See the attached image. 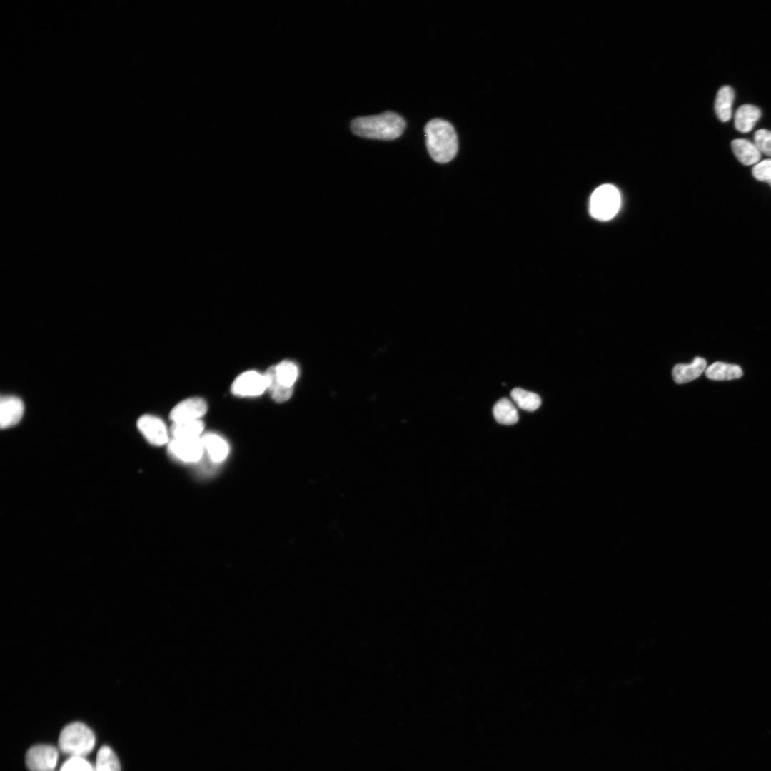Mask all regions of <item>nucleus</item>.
I'll return each instance as SVG.
<instances>
[{"mask_svg": "<svg viewBox=\"0 0 771 771\" xmlns=\"http://www.w3.org/2000/svg\"><path fill=\"white\" fill-rule=\"evenodd\" d=\"M405 128L403 118L393 111L358 117L351 124L352 132L358 136L386 141L398 138Z\"/></svg>", "mask_w": 771, "mask_h": 771, "instance_id": "1", "label": "nucleus"}, {"mask_svg": "<svg viewBox=\"0 0 771 771\" xmlns=\"http://www.w3.org/2000/svg\"><path fill=\"white\" fill-rule=\"evenodd\" d=\"M428 151L435 162L445 163L455 156L458 137L454 127L441 119L429 121L424 128Z\"/></svg>", "mask_w": 771, "mask_h": 771, "instance_id": "2", "label": "nucleus"}, {"mask_svg": "<svg viewBox=\"0 0 771 771\" xmlns=\"http://www.w3.org/2000/svg\"><path fill=\"white\" fill-rule=\"evenodd\" d=\"M95 745V736L91 729L81 722L66 725L59 738L60 750L71 757H82L88 755Z\"/></svg>", "mask_w": 771, "mask_h": 771, "instance_id": "3", "label": "nucleus"}, {"mask_svg": "<svg viewBox=\"0 0 771 771\" xmlns=\"http://www.w3.org/2000/svg\"><path fill=\"white\" fill-rule=\"evenodd\" d=\"M620 205L618 190L611 184H603L592 193L590 201L591 216L600 221H608L618 213Z\"/></svg>", "mask_w": 771, "mask_h": 771, "instance_id": "4", "label": "nucleus"}, {"mask_svg": "<svg viewBox=\"0 0 771 771\" xmlns=\"http://www.w3.org/2000/svg\"><path fill=\"white\" fill-rule=\"evenodd\" d=\"M171 457L183 463H197L203 457L204 448L201 438H173L168 443Z\"/></svg>", "mask_w": 771, "mask_h": 771, "instance_id": "5", "label": "nucleus"}, {"mask_svg": "<svg viewBox=\"0 0 771 771\" xmlns=\"http://www.w3.org/2000/svg\"><path fill=\"white\" fill-rule=\"evenodd\" d=\"M267 390L264 373L248 371L239 375L233 382L231 391L240 397H256Z\"/></svg>", "mask_w": 771, "mask_h": 771, "instance_id": "6", "label": "nucleus"}, {"mask_svg": "<svg viewBox=\"0 0 771 771\" xmlns=\"http://www.w3.org/2000/svg\"><path fill=\"white\" fill-rule=\"evenodd\" d=\"M57 760V750L46 745H35L26 755V764L30 771H52Z\"/></svg>", "mask_w": 771, "mask_h": 771, "instance_id": "7", "label": "nucleus"}, {"mask_svg": "<svg viewBox=\"0 0 771 771\" xmlns=\"http://www.w3.org/2000/svg\"><path fill=\"white\" fill-rule=\"evenodd\" d=\"M137 427L143 437L153 445H163L169 442L168 431L164 422L152 415H143L137 420Z\"/></svg>", "mask_w": 771, "mask_h": 771, "instance_id": "8", "label": "nucleus"}, {"mask_svg": "<svg viewBox=\"0 0 771 771\" xmlns=\"http://www.w3.org/2000/svg\"><path fill=\"white\" fill-rule=\"evenodd\" d=\"M207 411V405L201 398L193 397L178 403L170 413L173 423L200 420Z\"/></svg>", "mask_w": 771, "mask_h": 771, "instance_id": "9", "label": "nucleus"}, {"mask_svg": "<svg viewBox=\"0 0 771 771\" xmlns=\"http://www.w3.org/2000/svg\"><path fill=\"white\" fill-rule=\"evenodd\" d=\"M24 413V404L15 395H2L0 403V425L2 429L16 425Z\"/></svg>", "mask_w": 771, "mask_h": 771, "instance_id": "10", "label": "nucleus"}, {"mask_svg": "<svg viewBox=\"0 0 771 771\" xmlns=\"http://www.w3.org/2000/svg\"><path fill=\"white\" fill-rule=\"evenodd\" d=\"M201 441L212 463H220L226 459L229 453L228 442L221 435L214 433H207L201 436Z\"/></svg>", "mask_w": 771, "mask_h": 771, "instance_id": "11", "label": "nucleus"}, {"mask_svg": "<svg viewBox=\"0 0 771 771\" xmlns=\"http://www.w3.org/2000/svg\"><path fill=\"white\" fill-rule=\"evenodd\" d=\"M706 361L696 357L690 363H679L673 367L672 375L675 383L682 384L698 378L705 371Z\"/></svg>", "mask_w": 771, "mask_h": 771, "instance_id": "12", "label": "nucleus"}, {"mask_svg": "<svg viewBox=\"0 0 771 771\" xmlns=\"http://www.w3.org/2000/svg\"><path fill=\"white\" fill-rule=\"evenodd\" d=\"M731 146L735 156L742 164L750 166L760 162L762 153L755 143L747 139L738 138L733 140Z\"/></svg>", "mask_w": 771, "mask_h": 771, "instance_id": "13", "label": "nucleus"}, {"mask_svg": "<svg viewBox=\"0 0 771 771\" xmlns=\"http://www.w3.org/2000/svg\"><path fill=\"white\" fill-rule=\"evenodd\" d=\"M760 109L752 104L740 106L735 114V126L741 133H747L761 116Z\"/></svg>", "mask_w": 771, "mask_h": 771, "instance_id": "14", "label": "nucleus"}, {"mask_svg": "<svg viewBox=\"0 0 771 771\" xmlns=\"http://www.w3.org/2000/svg\"><path fill=\"white\" fill-rule=\"evenodd\" d=\"M742 374V370L739 366L722 362H715L705 370L706 376L709 379L715 381L737 379Z\"/></svg>", "mask_w": 771, "mask_h": 771, "instance_id": "15", "label": "nucleus"}, {"mask_svg": "<svg viewBox=\"0 0 771 771\" xmlns=\"http://www.w3.org/2000/svg\"><path fill=\"white\" fill-rule=\"evenodd\" d=\"M734 96V91L729 86H723L718 90L715 102V111L721 121H727L731 118Z\"/></svg>", "mask_w": 771, "mask_h": 771, "instance_id": "16", "label": "nucleus"}, {"mask_svg": "<svg viewBox=\"0 0 771 771\" xmlns=\"http://www.w3.org/2000/svg\"><path fill=\"white\" fill-rule=\"evenodd\" d=\"M264 375L266 380L267 390L273 400L278 403H283L291 397L293 388L286 387L277 381L273 366H270L266 371Z\"/></svg>", "mask_w": 771, "mask_h": 771, "instance_id": "17", "label": "nucleus"}, {"mask_svg": "<svg viewBox=\"0 0 771 771\" xmlns=\"http://www.w3.org/2000/svg\"><path fill=\"white\" fill-rule=\"evenodd\" d=\"M493 414L498 423L503 425H513L519 418L518 413L508 398H501L494 405Z\"/></svg>", "mask_w": 771, "mask_h": 771, "instance_id": "18", "label": "nucleus"}, {"mask_svg": "<svg viewBox=\"0 0 771 771\" xmlns=\"http://www.w3.org/2000/svg\"><path fill=\"white\" fill-rule=\"evenodd\" d=\"M204 429L203 423L201 420L173 423L171 428V433L173 438H201Z\"/></svg>", "mask_w": 771, "mask_h": 771, "instance_id": "19", "label": "nucleus"}, {"mask_svg": "<svg viewBox=\"0 0 771 771\" xmlns=\"http://www.w3.org/2000/svg\"><path fill=\"white\" fill-rule=\"evenodd\" d=\"M273 366L277 381L286 387L293 388L298 376V366L291 361L286 360Z\"/></svg>", "mask_w": 771, "mask_h": 771, "instance_id": "20", "label": "nucleus"}, {"mask_svg": "<svg viewBox=\"0 0 771 771\" xmlns=\"http://www.w3.org/2000/svg\"><path fill=\"white\" fill-rule=\"evenodd\" d=\"M510 396L519 408L527 411H534L541 405V399L538 394L520 388L513 389Z\"/></svg>", "mask_w": 771, "mask_h": 771, "instance_id": "21", "label": "nucleus"}, {"mask_svg": "<svg viewBox=\"0 0 771 771\" xmlns=\"http://www.w3.org/2000/svg\"><path fill=\"white\" fill-rule=\"evenodd\" d=\"M94 771H121L119 760L109 747L103 746L99 749Z\"/></svg>", "mask_w": 771, "mask_h": 771, "instance_id": "22", "label": "nucleus"}, {"mask_svg": "<svg viewBox=\"0 0 771 771\" xmlns=\"http://www.w3.org/2000/svg\"><path fill=\"white\" fill-rule=\"evenodd\" d=\"M754 143L760 151L771 157V131L762 128L754 134Z\"/></svg>", "mask_w": 771, "mask_h": 771, "instance_id": "23", "label": "nucleus"}, {"mask_svg": "<svg viewBox=\"0 0 771 771\" xmlns=\"http://www.w3.org/2000/svg\"><path fill=\"white\" fill-rule=\"evenodd\" d=\"M60 771H94V767L82 757H71L62 765Z\"/></svg>", "mask_w": 771, "mask_h": 771, "instance_id": "24", "label": "nucleus"}, {"mask_svg": "<svg viewBox=\"0 0 771 771\" xmlns=\"http://www.w3.org/2000/svg\"><path fill=\"white\" fill-rule=\"evenodd\" d=\"M752 175L758 181H765L771 186V159L760 161L752 168Z\"/></svg>", "mask_w": 771, "mask_h": 771, "instance_id": "25", "label": "nucleus"}]
</instances>
